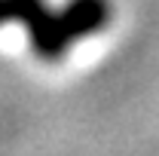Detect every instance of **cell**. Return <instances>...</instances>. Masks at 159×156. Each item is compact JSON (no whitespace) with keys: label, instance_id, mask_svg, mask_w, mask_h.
I'll return each instance as SVG.
<instances>
[{"label":"cell","instance_id":"cell-1","mask_svg":"<svg viewBox=\"0 0 159 156\" xmlns=\"http://www.w3.org/2000/svg\"><path fill=\"white\" fill-rule=\"evenodd\" d=\"M16 21L28 31L34 55L43 61L64 58L80 40L104 31L110 21V0H0V25Z\"/></svg>","mask_w":159,"mask_h":156}]
</instances>
